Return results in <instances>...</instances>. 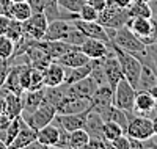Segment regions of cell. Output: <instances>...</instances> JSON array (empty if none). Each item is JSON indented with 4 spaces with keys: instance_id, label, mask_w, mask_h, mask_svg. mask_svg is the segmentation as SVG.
Masks as SVG:
<instances>
[{
    "instance_id": "33",
    "label": "cell",
    "mask_w": 157,
    "mask_h": 149,
    "mask_svg": "<svg viewBox=\"0 0 157 149\" xmlns=\"http://www.w3.org/2000/svg\"><path fill=\"white\" fill-rule=\"evenodd\" d=\"M124 130L120 124H116L113 123V121H105L102 126V135H104V138H105L107 141H112L115 140L116 137H120V135H123Z\"/></svg>"
},
{
    "instance_id": "29",
    "label": "cell",
    "mask_w": 157,
    "mask_h": 149,
    "mask_svg": "<svg viewBox=\"0 0 157 149\" xmlns=\"http://www.w3.org/2000/svg\"><path fill=\"white\" fill-rule=\"evenodd\" d=\"M127 13L130 17H152V10L148 2L132 0V3L127 6Z\"/></svg>"
},
{
    "instance_id": "6",
    "label": "cell",
    "mask_w": 157,
    "mask_h": 149,
    "mask_svg": "<svg viewBox=\"0 0 157 149\" xmlns=\"http://www.w3.org/2000/svg\"><path fill=\"white\" fill-rule=\"evenodd\" d=\"M55 115H57V110L54 108V105H50V104L44 99L43 104L39 105L36 110H33V112H30V113H22L21 116L24 118L25 123H27V126H30V127L35 129V130H39L41 127L50 124Z\"/></svg>"
},
{
    "instance_id": "24",
    "label": "cell",
    "mask_w": 157,
    "mask_h": 149,
    "mask_svg": "<svg viewBox=\"0 0 157 149\" xmlns=\"http://www.w3.org/2000/svg\"><path fill=\"white\" fill-rule=\"evenodd\" d=\"M36 141L41 143L44 147H55L58 141V129L54 123H50L44 127H41L36 132Z\"/></svg>"
},
{
    "instance_id": "1",
    "label": "cell",
    "mask_w": 157,
    "mask_h": 149,
    "mask_svg": "<svg viewBox=\"0 0 157 149\" xmlns=\"http://www.w3.org/2000/svg\"><path fill=\"white\" fill-rule=\"evenodd\" d=\"M107 33L110 36V41L115 46L121 47L123 50H126L129 53H132L134 57H137L141 61V64L152 66V63L148 57V52H146V44L130 32L127 25H123L116 30H107Z\"/></svg>"
},
{
    "instance_id": "42",
    "label": "cell",
    "mask_w": 157,
    "mask_h": 149,
    "mask_svg": "<svg viewBox=\"0 0 157 149\" xmlns=\"http://www.w3.org/2000/svg\"><path fill=\"white\" fill-rule=\"evenodd\" d=\"M10 123H11V118L5 112L0 113V129H6L10 126Z\"/></svg>"
},
{
    "instance_id": "15",
    "label": "cell",
    "mask_w": 157,
    "mask_h": 149,
    "mask_svg": "<svg viewBox=\"0 0 157 149\" xmlns=\"http://www.w3.org/2000/svg\"><path fill=\"white\" fill-rule=\"evenodd\" d=\"M113 104V88L109 85H99L90 99V107L94 112H101Z\"/></svg>"
},
{
    "instance_id": "14",
    "label": "cell",
    "mask_w": 157,
    "mask_h": 149,
    "mask_svg": "<svg viewBox=\"0 0 157 149\" xmlns=\"http://www.w3.org/2000/svg\"><path fill=\"white\" fill-rule=\"evenodd\" d=\"M78 49H80L90 60L102 58L112 50L110 44L104 43V41H99V39H93V38H86L85 41L78 46Z\"/></svg>"
},
{
    "instance_id": "5",
    "label": "cell",
    "mask_w": 157,
    "mask_h": 149,
    "mask_svg": "<svg viewBox=\"0 0 157 149\" xmlns=\"http://www.w3.org/2000/svg\"><path fill=\"white\" fill-rule=\"evenodd\" d=\"M127 113V127L126 135L137 140H149L154 137L152 130V119L149 116H141L135 115L134 112H126Z\"/></svg>"
},
{
    "instance_id": "4",
    "label": "cell",
    "mask_w": 157,
    "mask_h": 149,
    "mask_svg": "<svg viewBox=\"0 0 157 149\" xmlns=\"http://www.w3.org/2000/svg\"><path fill=\"white\" fill-rule=\"evenodd\" d=\"M129 17L130 16L127 13V8L118 6L113 0H107L105 8L99 11L98 22L105 30H116V29H120V27L126 25Z\"/></svg>"
},
{
    "instance_id": "44",
    "label": "cell",
    "mask_w": 157,
    "mask_h": 149,
    "mask_svg": "<svg viewBox=\"0 0 157 149\" xmlns=\"http://www.w3.org/2000/svg\"><path fill=\"white\" fill-rule=\"evenodd\" d=\"M113 2L118 5V6H123V8H127L130 3H132V0H113Z\"/></svg>"
},
{
    "instance_id": "17",
    "label": "cell",
    "mask_w": 157,
    "mask_h": 149,
    "mask_svg": "<svg viewBox=\"0 0 157 149\" xmlns=\"http://www.w3.org/2000/svg\"><path fill=\"white\" fill-rule=\"evenodd\" d=\"M38 44L44 49V52L52 58V61H55L63 53H66L72 49H78V46H72L64 41H50V39H38Z\"/></svg>"
},
{
    "instance_id": "22",
    "label": "cell",
    "mask_w": 157,
    "mask_h": 149,
    "mask_svg": "<svg viewBox=\"0 0 157 149\" xmlns=\"http://www.w3.org/2000/svg\"><path fill=\"white\" fill-rule=\"evenodd\" d=\"M36 132L35 129H32L30 126H27V123H22V127L19 130V133L16 135V138L13 140V143L10 144L11 149H21V147H29L35 140H36Z\"/></svg>"
},
{
    "instance_id": "41",
    "label": "cell",
    "mask_w": 157,
    "mask_h": 149,
    "mask_svg": "<svg viewBox=\"0 0 157 149\" xmlns=\"http://www.w3.org/2000/svg\"><path fill=\"white\" fill-rule=\"evenodd\" d=\"M86 3H88V5H91L94 10L101 11V10L105 8V5H107V0H88Z\"/></svg>"
},
{
    "instance_id": "26",
    "label": "cell",
    "mask_w": 157,
    "mask_h": 149,
    "mask_svg": "<svg viewBox=\"0 0 157 149\" xmlns=\"http://www.w3.org/2000/svg\"><path fill=\"white\" fill-rule=\"evenodd\" d=\"M102 126H104V121L102 118L99 116L98 112L91 110L88 113V118H86V124H85V130L88 132V135L91 138H101V140H105L102 135Z\"/></svg>"
},
{
    "instance_id": "11",
    "label": "cell",
    "mask_w": 157,
    "mask_h": 149,
    "mask_svg": "<svg viewBox=\"0 0 157 149\" xmlns=\"http://www.w3.org/2000/svg\"><path fill=\"white\" fill-rule=\"evenodd\" d=\"M98 86L99 85L96 83V80L91 75H86L85 78L78 80V82H75L72 85H68V94L72 99H82V101L90 102L91 96H93V93L96 91Z\"/></svg>"
},
{
    "instance_id": "35",
    "label": "cell",
    "mask_w": 157,
    "mask_h": 149,
    "mask_svg": "<svg viewBox=\"0 0 157 149\" xmlns=\"http://www.w3.org/2000/svg\"><path fill=\"white\" fill-rule=\"evenodd\" d=\"M57 2L63 10H66L69 13H77L78 14V11L82 10V6L88 2V0H57Z\"/></svg>"
},
{
    "instance_id": "49",
    "label": "cell",
    "mask_w": 157,
    "mask_h": 149,
    "mask_svg": "<svg viewBox=\"0 0 157 149\" xmlns=\"http://www.w3.org/2000/svg\"><path fill=\"white\" fill-rule=\"evenodd\" d=\"M138 2H148L149 3V0H138Z\"/></svg>"
},
{
    "instance_id": "47",
    "label": "cell",
    "mask_w": 157,
    "mask_h": 149,
    "mask_svg": "<svg viewBox=\"0 0 157 149\" xmlns=\"http://www.w3.org/2000/svg\"><path fill=\"white\" fill-rule=\"evenodd\" d=\"M5 147H6V146H5V143H3L2 140H0V149H5Z\"/></svg>"
},
{
    "instance_id": "40",
    "label": "cell",
    "mask_w": 157,
    "mask_h": 149,
    "mask_svg": "<svg viewBox=\"0 0 157 149\" xmlns=\"http://www.w3.org/2000/svg\"><path fill=\"white\" fill-rule=\"evenodd\" d=\"M11 22V17L3 14V13H0V35H5L6 33V29Z\"/></svg>"
},
{
    "instance_id": "19",
    "label": "cell",
    "mask_w": 157,
    "mask_h": 149,
    "mask_svg": "<svg viewBox=\"0 0 157 149\" xmlns=\"http://www.w3.org/2000/svg\"><path fill=\"white\" fill-rule=\"evenodd\" d=\"M63 78H64V67L57 61H52L43 71V83H44L46 88L61 85Z\"/></svg>"
},
{
    "instance_id": "7",
    "label": "cell",
    "mask_w": 157,
    "mask_h": 149,
    "mask_svg": "<svg viewBox=\"0 0 157 149\" xmlns=\"http://www.w3.org/2000/svg\"><path fill=\"white\" fill-rule=\"evenodd\" d=\"M135 93H137V90L123 77L113 90V105H116L118 108H121L124 112H132Z\"/></svg>"
},
{
    "instance_id": "18",
    "label": "cell",
    "mask_w": 157,
    "mask_h": 149,
    "mask_svg": "<svg viewBox=\"0 0 157 149\" xmlns=\"http://www.w3.org/2000/svg\"><path fill=\"white\" fill-rule=\"evenodd\" d=\"M0 94L5 97V110L3 112L11 119L16 118V116H21L22 115V97H21V94L11 93L5 86L0 88Z\"/></svg>"
},
{
    "instance_id": "9",
    "label": "cell",
    "mask_w": 157,
    "mask_h": 149,
    "mask_svg": "<svg viewBox=\"0 0 157 149\" xmlns=\"http://www.w3.org/2000/svg\"><path fill=\"white\" fill-rule=\"evenodd\" d=\"M102 67H104V75H105V83L115 90L116 83L123 78V71H121L120 61H118L113 49L102 58Z\"/></svg>"
},
{
    "instance_id": "27",
    "label": "cell",
    "mask_w": 157,
    "mask_h": 149,
    "mask_svg": "<svg viewBox=\"0 0 157 149\" xmlns=\"http://www.w3.org/2000/svg\"><path fill=\"white\" fill-rule=\"evenodd\" d=\"M157 85V72L154 67L148 66V64H141V72H140V78L137 83V91H148L151 86Z\"/></svg>"
},
{
    "instance_id": "21",
    "label": "cell",
    "mask_w": 157,
    "mask_h": 149,
    "mask_svg": "<svg viewBox=\"0 0 157 149\" xmlns=\"http://www.w3.org/2000/svg\"><path fill=\"white\" fill-rule=\"evenodd\" d=\"M99 113V116L102 118V121L105 123V121H113V123H116V124H120L121 127H123V130H124V133H126V127H127V113L124 112V110H121V108H118L116 105H109V107H105L104 110H101V112H98Z\"/></svg>"
},
{
    "instance_id": "36",
    "label": "cell",
    "mask_w": 157,
    "mask_h": 149,
    "mask_svg": "<svg viewBox=\"0 0 157 149\" xmlns=\"http://www.w3.org/2000/svg\"><path fill=\"white\" fill-rule=\"evenodd\" d=\"M98 16H99V11L94 10L91 5L85 3L82 6V10L78 11V19L82 21H86V22H93V21H98Z\"/></svg>"
},
{
    "instance_id": "12",
    "label": "cell",
    "mask_w": 157,
    "mask_h": 149,
    "mask_svg": "<svg viewBox=\"0 0 157 149\" xmlns=\"http://www.w3.org/2000/svg\"><path fill=\"white\" fill-rule=\"evenodd\" d=\"M93 110L90 105L83 110L77 112V113H66V115H55L54 119L58 121V123L66 129L68 132H72V130H77V129H85V124H86V118H88V113Z\"/></svg>"
},
{
    "instance_id": "32",
    "label": "cell",
    "mask_w": 157,
    "mask_h": 149,
    "mask_svg": "<svg viewBox=\"0 0 157 149\" xmlns=\"http://www.w3.org/2000/svg\"><path fill=\"white\" fill-rule=\"evenodd\" d=\"M5 35L11 39V41H14V44H17L21 39L25 36L22 22L11 17V22H10V25H8V29H6V33H5Z\"/></svg>"
},
{
    "instance_id": "2",
    "label": "cell",
    "mask_w": 157,
    "mask_h": 149,
    "mask_svg": "<svg viewBox=\"0 0 157 149\" xmlns=\"http://www.w3.org/2000/svg\"><path fill=\"white\" fill-rule=\"evenodd\" d=\"M43 39H50V41H64L72 46H80L86 36L74 25L72 21H64V19H55L47 24L46 35Z\"/></svg>"
},
{
    "instance_id": "28",
    "label": "cell",
    "mask_w": 157,
    "mask_h": 149,
    "mask_svg": "<svg viewBox=\"0 0 157 149\" xmlns=\"http://www.w3.org/2000/svg\"><path fill=\"white\" fill-rule=\"evenodd\" d=\"M32 8L27 2H13L10 10H8V16L16 19V21H21L24 22L25 19H29L32 16Z\"/></svg>"
},
{
    "instance_id": "37",
    "label": "cell",
    "mask_w": 157,
    "mask_h": 149,
    "mask_svg": "<svg viewBox=\"0 0 157 149\" xmlns=\"http://www.w3.org/2000/svg\"><path fill=\"white\" fill-rule=\"evenodd\" d=\"M110 147H113V149H130L129 147V137L126 133L116 137L115 140L110 141Z\"/></svg>"
},
{
    "instance_id": "34",
    "label": "cell",
    "mask_w": 157,
    "mask_h": 149,
    "mask_svg": "<svg viewBox=\"0 0 157 149\" xmlns=\"http://www.w3.org/2000/svg\"><path fill=\"white\" fill-rule=\"evenodd\" d=\"M22 123H24V118L22 116H16L11 119L10 126L6 127V138H5V146L10 147V144L13 143V140L16 138V135L19 133L21 127H22Z\"/></svg>"
},
{
    "instance_id": "50",
    "label": "cell",
    "mask_w": 157,
    "mask_h": 149,
    "mask_svg": "<svg viewBox=\"0 0 157 149\" xmlns=\"http://www.w3.org/2000/svg\"><path fill=\"white\" fill-rule=\"evenodd\" d=\"M155 44H157V43H155Z\"/></svg>"
},
{
    "instance_id": "13",
    "label": "cell",
    "mask_w": 157,
    "mask_h": 149,
    "mask_svg": "<svg viewBox=\"0 0 157 149\" xmlns=\"http://www.w3.org/2000/svg\"><path fill=\"white\" fill-rule=\"evenodd\" d=\"M72 22H74V25L77 27V29L83 33V36L93 38V39H99V41H104V43L110 44V36H109L107 30L104 29L98 21L86 22V21H82V19H75Z\"/></svg>"
},
{
    "instance_id": "45",
    "label": "cell",
    "mask_w": 157,
    "mask_h": 149,
    "mask_svg": "<svg viewBox=\"0 0 157 149\" xmlns=\"http://www.w3.org/2000/svg\"><path fill=\"white\" fill-rule=\"evenodd\" d=\"M149 6L152 10V17L157 19V0H149Z\"/></svg>"
},
{
    "instance_id": "23",
    "label": "cell",
    "mask_w": 157,
    "mask_h": 149,
    "mask_svg": "<svg viewBox=\"0 0 157 149\" xmlns=\"http://www.w3.org/2000/svg\"><path fill=\"white\" fill-rule=\"evenodd\" d=\"M55 61L60 63L63 67H75V66H82V64L90 63V58L80 49H72L66 53H63V55L60 58H57Z\"/></svg>"
},
{
    "instance_id": "43",
    "label": "cell",
    "mask_w": 157,
    "mask_h": 149,
    "mask_svg": "<svg viewBox=\"0 0 157 149\" xmlns=\"http://www.w3.org/2000/svg\"><path fill=\"white\" fill-rule=\"evenodd\" d=\"M11 0H0V13H3V14L8 16V10L11 6Z\"/></svg>"
},
{
    "instance_id": "38",
    "label": "cell",
    "mask_w": 157,
    "mask_h": 149,
    "mask_svg": "<svg viewBox=\"0 0 157 149\" xmlns=\"http://www.w3.org/2000/svg\"><path fill=\"white\" fill-rule=\"evenodd\" d=\"M8 69H10V63H8L6 60H0V88H2L3 83H5Z\"/></svg>"
},
{
    "instance_id": "39",
    "label": "cell",
    "mask_w": 157,
    "mask_h": 149,
    "mask_svg": "<svg viewBox=\"0 0 157 149\" xmlns=\"http://www.w3.org/2000/svg\"><path fill=\"white\" fill-rule=\"evenodd\" d=\"M27 3L30 5L33 13H39V11H44L46 0H27Z\"/></svg>"
},
{
    "instance_id": "20",
    "label": "cell",
    "mask_w": 157,
    "mask_h": 149,
    "mask_svg": "<svg viewBox=\"0 0 157 149\" xmlns=\"http://www.w3.org/2000/svg\"><path fill=\"white\" fill-rule=\"evenodd\" d=\"M44 90H27L21 94L22 97V113H30L43 104L44 101Z\"/></svg>"
},
{
    "instance_id": "48",
    "label": "cell",
    "mask_w": 157,
    "mask_h": 149,
    "mask_svg": "<svg viewBox=\"0 0 157 149\" xmlns=\"http://www.w3.org/2000/svg\"><path fill=\"white\" fill-rule=\"evenodd\" d=\"M11 2H27V0H11Z\"/></svg>"
},
{
    "instance_id": "8",
    "label": "cell",
    "mask_w": 157,
    "mask_h": 149,
    "mask_svg": "<svg viewBox=\"0 0 157 149\" xmlns=\"http://www.w3.org/2000/svg\"><path fill=\"white\" fill-rule=\"evenodd\" d=\"M47 17L43 11L39 13H32V16L29 19H25L22 22V27H24V33L25 36H29L32 39H43L44 35H46V29H47Z\"/></svg>"
},
{
    "instance_id": "30",
    "label": "cell",
    "mask_w": 157,
    "mask_h": 149,
    "mask_svg": "<svg viewBox=\"0 0 157 149\" xmlns=\"http://www.w3.org/2000/svg\"><path fill=\"white\" fill-rule=\"evenodd\" d=\"M88 140H90V135L85 129H77V130L69 132V147L72 149L86 147Z\"/></svg>"
},
{
    "instance_id": "31",
    "label": "cell",
    "mask_w": 157,
    "mask_h": 149,
    "mask_svg": "<svg viewBox=\"0 0 157 149\" xmlns=\"http://www.w3.org/2000/svg\"><path fill=\"white\" fill-rule=\"evenodd\" d=\"M14 49H16L14 41H11L6 35H0V60H6V61H10V58L13 60Z\"/></svg>"
},
{
    "instance_id": "46",
    "label": "cell",
    "mask_w": 157,
    "mask_h": 149,
    "mask_svg": "<svg viewBox=\"0 0 157 149\" xmlns=\"http://www.w3.org/2000/svg\"><path fill=\"white\" fill-rule=\"evenodd\" d=\"M152 119V130H154V135H157V113L154 115V118H151Z\"/></svg>"
},
{
    "instance_id": "10",
    "label": "cell",
    "mask_w": 157,
    "mask_h": 149,
    "mask_svg": "<svg viewBox=\"0 0 157 149\" xmlns=\"http://www.w3.org/2000/svg\"><path fill=\"white\" fill-rule=\"evenodd\" d=\"M126 25L146 46L152 44V17H129Z\"/></svg>"
},
{
    "instance_id": "3",
    "label": "cell",
    "mask_w": 157,
    "mask_h": 149,
    "mask_svg": "<svg viewBox=\"0 0 157 149\" xmlns=\"http://www.w3.org/2000/svg\"><path fill=\"white\" fill-rule=\"evenodd\" d=\"M110 46H112V49H113V52H115L118 61H120L121 71H123V77H124L134 88H137L138 78H140V72H141V61H140L137 57H134L132 53H129V52L123 50L121 47L115 46L112 41H110Z\"/></svg>"
},
{
    "instance_id": "16",
    "label": "cell",
    "mask_w": 157,
    "mask_h": 149,
    "mask_svg": "<svg viewBox=\"0 0 157 149\" xmlns=\"http://www.w3.org/2000/svg\"><path fill=\"white\" fill-rule=\"evenodd\" d=\"M154 108H155V99L148 91L138 90L135 93V101H134V110L132 112L135 115H141V116H151V115H154Z\"/></svg>"
},
{
    "instance_id": "25",
    "label": "cell",
    "mask_w": 157,
    "mask_h": 149,
    "mask_svg": "<svg viewBox=\"0 0 157 149\" xmlns=\"http://www.w3.org/2000/svg\"><path fill=\"white\" fill-rule=\"evenodd\" d=\"M91 72V63L82 64V66H75V67H64V78L63 83L64 85H72L78 80L85 78Z\"/></svg>"
}]
</instances>
